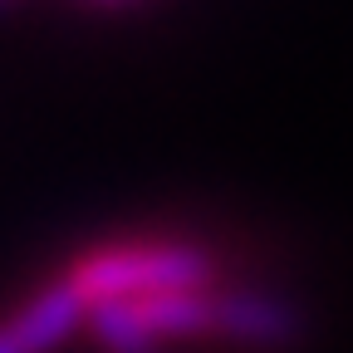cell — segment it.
Wrapping results in <instances>:
<instances>
[{"mask_svg":"<svg viewBox=\"0 0 353 353\" xmlns=\"http://www.w3.org/2000/svg\"><path fill=\"white\" fill-rule=\"evenodd\" d=\"M79 319H83V299L69 285H59L39 304H30L15 324L0 329V353H44V348H54Z\"/></svg>","mask_w":353,"mask_h":353,"instance_id":"obj_1","label":"cell"}]
</instances>
